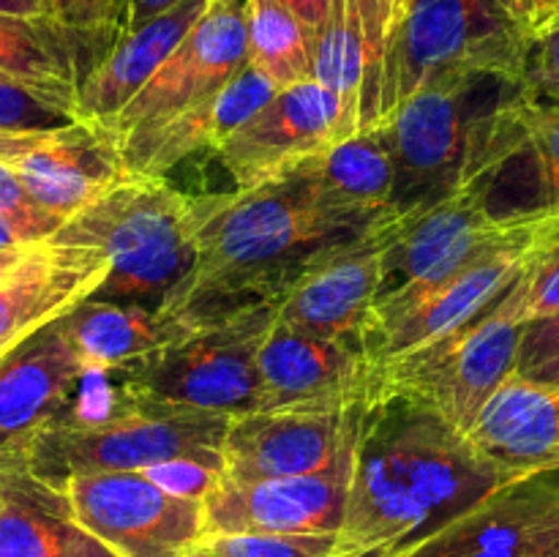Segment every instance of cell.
Listing matches in <instances>:
<instances>
[{
	"label": "cell",
	"instance_id": "bcb514c9",
	"mask_svg": "<svg viewBox=\"0 0 559 557\" xmlns=\"http://www.w3.org/2000/svg\"><path fill=\"white\" fill-rule=\"evenodd\" d=\"M559 16V0H533V27H530V36H533L538 27H544L546 22L557 20Z\"/></svg>",
	"mask_w": 559,
	"mask_h": 557
},
{
	"label": "cell",
	"instance_id": "816d5d0a",
	"mask_svg": "<svg viewBox=\"0 0 559 557\" xmlns=\"http://www.w3.org/2000/svg\"><path fill=\"white\" fill-rule=\"evenodd\" d=\"M544 557H559V555H544Z\"/></svg>",
	"mask_w": 559,
	"mask_h": 557
},
{
	"label": "cell",
	"instance_id": "b9f144b4",
	"mask_svg": "<svg viewBox=\"0 0 559 557\" xmlns=\"http://www.w3.org/2000/svg\"><path fill=\"white\" fill-rule=\"evenodd\" d=\"M180 0H129V16H126V31H136L145 22L156 20L164 11L175 9Z\"/></svg>",
	"mask_w": 559,
	"mask_h": 557
},
{
	"label": "cell",
	"instance_id": "484cf974",
	"mask_svg": "<svg viewBox=\"0 0 559 557\" xmlns=\"http://www.w3.org/2000/svg\"><path fill=\"white\" fill-rule=\"evenodd\" d=\"M109 265L87 249L41 244L31 260L0 284V342H22L38 328L91 298Z\"/></svg>",
	"mask_w": 559,
	"mask_h": 557
},
{
	"label": "cell",
	"instance_id": "9a60e30c",
	"mask_svg": "<svg viewBox=\"0 0 559 557\" xmlns=\"http://www.w3.org/2000/svg\"><path fill=\"white\" fill-rule=\"evenodd\" d=\"M347 137L353 134L336 96L311 80L273 93L271 102L243 120L213 153L238 189H251L278 180Z\"/></svg>",
	"mask_w": 559,
	"mask_h": 557
},
{
	"label": "cell",
	"instance_id": "52a82bcc",
	"mask_svg": "<svg viewBox=\"0 0 559 557\" xmlns=\"http://www.w3.org/2000/svg\"><path fill=\"white\" fill-rule=\"evenodd\" d=\"M530 31L500 0H407L385 42L380 120L415 93L459 76L522 85Z\"/></svg>",
	"mask_w": 559,
	"mask_h": 557
},
{
	"label": "cell",
	"instance_id": "3957f363",
	"mask_svg": "<svg viewBox=\"0 0 559 557\" xmlns=\"http://www.w3.org/2000/svg\"><path fill=\"white\" fill-rule=\"evenodd\" d=\"M49 244L87 249L107 262V278L91 298L158 309L197 262L191 194L167 178L131 173L71 216Z\"/></svg>",
	"mask_w": 559,
	"mask_h": 557
},
{
	"label": "cell",
	"instance_id": "ee69618b",
	"mask_svg": "<svg viewBox=\"0 0 559 557\" xmlns=\"http://www.w3.org/2000/svg\"><path fill=\"white\" fill-rule=\"evenodd\" d=\"M38 246H41V244H38ZM38 246H16V249L0 251V284L9 282V278L14 276V273L20 271V268L25 265L27 260H31L33 251H36Z\"/></svg>",
	"mask_w": 559,
	"mask_h": 557
},
{
	"label": "cell",
	"instance_id": "d4e9b609",
	"mask_svg": "<svg viewBox=\"0 0 559 557\" xmlns=\"http://www.w3.org/2000/svg\"><path fill=\"white\" fill-rule=\"evenodd\" d=\"M469 440L513 475L559 470V386L513 375L489 399Z\"/></svg>",
	"mask_w": 559,
	"mask_h": 557
},
{
	"label": "cell",
	"instance_id": "8d00e7d4",
	"mask_svg": "<svg viewBox=\"0 0 559 557\" xmlns=\"http://www.w3.org/2000/svg\"><path fill=\"white\" fill-rule=\"evenodd\" d=\"M522 91L535 102L559 104V16L530 36Z\"/></svg>",
	"mask_w": 559,
	"mask_h": 557
},
{
	"label": "cell",
	"instance_id": "2e32d148",
	"mask_svg": "<svg viewBox=\"0 0 559 557\" xmlns=\"http://www.w3.org/2000/svg\"><path fill=\"white\" fill-rule=\"evenodd\" d=\"M355 446L320 473L293 478L233 481L227 475L202 497L205 535L338 533L353 481Z\"/></svg>",
	"mask_w": 559,
	"mask_h": 557
},
{
	"label": "cell",
	"instance_id": "5bb4252c",
	"mask_svg": "<svg viewBox=\"0 0 559 557\" xmlns=\"http://www.w3.org/2000/svg\"><path fill=\"white\" fill-rule=\"evenodd\" d=\"M0 162L44 211L63 224L131 175L118 140L85 120L0 131Z\"/></svg>",
	"mask_w": 559,
	"mask_h": 557
},
{
	"label": "cell",
	"instance_id": "d6986e66",
	"mask_svg": "<svg viewBox=\"0 0 559 557\" xmlns=\"http://www.w3.org/2000/svg\"><path fill=\"white\" fill-rule=\"evenodd\" d=\"M366 399L338 413H257L229 420L222 457L233 481L320 473L358 442Z\"/></svg>",
	"mask_w": 559,
	"mask_h": 557
},
{
	"label": "cell",
	"instance_id": "e0dca14e",
	"mask_svg": "<svg viewBox=\"0 0 559 557\" xmlns=\"http://www.w3.org/2000/svg\"><path fill=\"white\" fill-rule=\"evenodd\" d=\"M559 555V470L519 475L399 557Z\"/></svg>",
	"mask_w": 559,
	"mask_h": 557
},
{
	"label": "cell",
	"instance_id": "4316f807",
	"mask_svg": "<svg viewBox=\"0 0 559 557\" xmlns=\"http://www.w3.org/2000/svg\"><path fill=\"white\" fill-rule=\"evenodd\" d=\"M60 325L85 364L87 375L123 371L134 360L175 344L191 331L189 322L151 306L96 298H85L66 311Z\"/></svg>",
	"mask_w": 559,
	"mask_h": 557
},
{
	"label": "cell",
	"instance_id": "f6af8a7d",
	"mask_svg": "<svg viewBox=\"0 0 559 557\" xmlns=\"http://www.w3.org/2000/svg\"><path fill=\"white\" fill-rule=\"evenodd\" d=\"M0 14L47 16V0H0Z\"/></svg>",
	"mask_w": 559,
	"mask_h": 557
},
{
	"label": "cell",
	"instance_id": "7a4b0ae2",
	"mask_svg": "<svg viewBox=\"0 0 559 557\" xmlns=\"http://www.w3.org/2000/svg\"><path fill=\"white\" fill-rule=\"evenodd\" d=\"M197 262L158 311L189 325L278 300L311 254L360 233L314 205L289 175L191 197Z\"/></svg>",
	"mask_w": 559,
	"mask_h": 557
},
{
	"label": "cell",
	"instance_id": "f1b7e54d",
	"mask_svg": "<svg viewBox=\"0 0 559 557\" xmlns=\"http://www.w3.org/2000/svg\"><path fill=\"white\" fill-rule=\"evenodd\" d=\"M246 49L276 91L314 80L317 31L278 0H246Z\"/></svg>",
	"mask_w": 559,
	"mask_h": 557
},
{
	"label": "cell",
	"instance_id": "60d3db41",
	"mask_svg": "<svg viewBox=\"0 0 559 557\" xmlns=\"http://www.w3.org/2000/svg\"><path fill=\"white\" fill-rule=\"evenodd\" d=\"M516 375L527 377L533 382H544V386H559V342L549 349L546 355H540L538 360H533L530 366L519 369Z\"/></svg>",
	"mask_w": 559,
	"mask_h": 557
},
{
	"label": "cell",
	"instance_id": "ab89813d",
	"mask_svg": "<svg viewBox=\"0 0 559 557\" xmlns=\"http://www.w3.org/2000/svg\"><path fill=\"white\" fill-rule=\"evenodd\" d=\"M559 342V311L551 317H544V320H535L524 328L522 339V353H519V369L530 366L533 360H538L540 355L549 353L551 347Z\"/></svg>",
	"mask_w": 559,
	"mask_h": 557
},
{
	"label": "cell",
	"instance_id": "9c48e42d",
	"mask_svg": "<svg viewBox=\"0 0 559 557\" xmlns=\"http://www.w3.org/2000/svg\"><path fill=\"white\" fill-rule=\"evenodd\" d=\"M555 244H559V222L489 251L435 287L409 295H380L360 328V349L374 366L478 320L519 282L535 257Z\"/></svg>",
	"mask_w": 559,
	"mask_h": 557
},
{
	"label": "cell",
	"instance_id": "f546056e",
	"mask_svg": "<svg viewBox=\"0 0 559 557\" xmlns=\"http://www.w3.org/2000/svg\"><path fill=\"white\" fill-rule=\"evenodd\" d=\"M314 82L336 96L349 134H358L364 123L366 52L353 0H333L325 25L317 31Z\"/></svg>",
	"mask_w": 559,
	"mask_h": 557
},
{
	"label": "cell",
	"instance_id": "30bf717a",
	"mask_svg": "<svg viewBox=\"0 0 559 557\" xmlns=\"http://www.w3.org/2000/svg\"><path fill=\"white\" fill-rule=\"evenodd\" d=\"M495 175H486L431 205L404 211V227L388 260L382 295H409L435 287L489 251L559 222V213L495 211Z\"/></svg>",
	"mask_w": 559,
	"mask_h": 557
},
{
	"label": "cell",
	"instance_id": "ba28073f",
	"mask_svg": "<svg viewBox=\"0 0 559 557\" xmlns=\"http://www.w3.org/2000/svg\"><path fill=\"white\" fill-rule=\"evenodd\" d=\"M278 300L243 306L191 325L175 344L123 369V391L153 402L238 415L260 407V349L276 322Z\"/></svg>",
	"mask_w": 559,
	"mask_h": 557
},
{
	"label": "cell",
	"instance_id": "7dc6e473",
	"mask_svg": "<svg viewBox=\"0 0 559 557\" xmlns=\"http://www.w3.org/2000/svg\"><path fill=\"white\" fill-rule=\"evenodd\" d=\"M508 9V14L516 16L524 27H533V0H500Z\"/></svg>",
	"mask_w": 559,
	"mask_h": 557
},
{
	"label": "cell",
	"instance_id": "f907efd6",
	"mask_svg": "<svg viewBox=\"0 0 559 557\" xmlns=\"http://www.w3.org/2000/svg\"><path fill=\"white\" fill-rule=\"evenodd\" d=\"M22 342H25V339H22ZM22 342H0V360H3L5 355H9L11 349H14L16 344H22Z\"/></svg>",
	"mask_w": 559,
	"mask_h": 557
},
{
	"label": "cell",
	"instance_id": "d590c367",
	"mask_svg": "<svg viewBox=\"0 0 559 557\" xmlns=\"http://www.w3.org/2000/svg\"><path fill=\"white\" fill-rule=\"evenodd\" d=\"M47 16L80 38H118L126 31L129 0H47Z\"/></svg>",
	"mask_w": 559,
	"mask_h": 557
},
{
	"label": "cell",
	"instance_id": "7bdbcfd3",
	"mask_svg": "<svg viewBox=\"0 0 559 557\" xmlns=\"http://www.w3.org/2000/svg\"><path fill=\"white\" fill-rule=\"evenodd\" d=\"M278 3H284L287 9H293L295 14L306 22V25H311L314 31H320V27L325 25L328 14H331L333 0H278Z\"/></svg>",
	"mask_w": 559,
	"mask_h": 557
},
{
	"label": "cell",
	"instance_id": "44dd1931",
	"mask_svg": "<svg viewBox=\"0 0 559 557\" xmlns=\"http://www.w3.org/2000/svg\"><path fill=\"white\" fill-rule=\"evenodd\" d=\"M211 0H180L136 31H123L82 76L76 120L107 131L202 20Z\"/></svg>",
	"mask_w": 559,
	"mask_h": 557
},
{
	"label": "cell",
	"instance_id": "4fadbf2b",
	"mask_svg": "<svg viewBox=\"0 0 559 557\" xmlns=\"http://www.w3.org/2000/svg\"><path fill=\"white\" fill-rule=\"evenodd\" d=\"M246 63V0H211L202 20L115 118L107 134L120 145L158 129L186 109L218 96Z\"/></svg>",
	"mask_w": 559,
	"mask_h": 557
},
{
	"label": "cell",
	"instance_id": "74e56055",
	"mask_svg": "<svg viewBox=\"0 0 559 557\" xmlns=\"http://www.w3.org/2000/svg\"><path fill=\"white\" fill-rule=\"evenodd\" d=\"M530 322L544 320L559 311V244L549 246L530 265Z\"/></svg>",
	"mask_w": 559,
	"mask_h": 557
},
{
	"label": "cell",
	"instance_id": "1f68e13d",
	"mask_svg": "<svg viewBox=\"0 0 559 557\" xmlns=\"http://www.w3.org/2000/svg\"><path fill=\"white\" fill-rule=\"evenodd\" d=\"M338 533H233L200 541L218 557H331Z\"/></svg>",
	"mask_w": 559,
	"mask_h": 557
},
{
	"label": "cell",
	"instance_id": "836d02e7",
	"mask_svg": "<svg viewBox=\"0 0 559 557\" xmlns=\"http://www.w3.org/2000/svg\"><path fill=\"white\" fill-rule=\"evenodd\" d=\"M0 222L9 224L16 233V238L25 240V244H47L63 222L52 213L44 211L31 194H27L25 186L20 183L14 173L0 162Z\"/></svg>",
	"mask_w": 559,
	"mask_h": 557
},
{
	"label": "cell",
	"instance_id": "8992f818",
	"mask_svg": "<svg viewBox=\"0 0 559 557\" xmlns=\"http://www.w3.org/2000/svg\"><path fill=\"white\" fill-rule=\"evenodd\" d=\"M527 295L530 268L478 320L371 366L366 399H407L469 437L489 399L516 375Z\"/></svg>",
	"mask_w": 559,
	"mask_h": 557
},
{
	"label": "cell",
	"instance_id": "8fae6325",
	"mask_svg": "<svg viewBox=\"0 0 559 557\" xmlns=\"http://www.w3.org/2000/svg\"><path fill=\"white\" fill-rule=\"evenodd\" d=\"M404 227L391 211L304 262L278 298L276 320L311 336L358 342L366 315L388 282V260Z\"/></svg>",
	"mask_w": 559,
	"mask_h": 557
},
{
	"label": "cell",
	"instance_id": "ffe728a7",
	"mask_svg": "<svg viewBox=\"0 0 559 557\" xmlns=\"http://www.w3.org/2000/svg\"><path fill=\"white\" fill-rule=\"evenodd\" d=\"M85 377L60 317L16 344L0 360V459L20 457L52 426Z\"/></svg>",
	"mask_w": 559,
	"mask_h": 557
},
{
	"label": "cell",
	"instance_id": "277c9868",
	"mask_svg": "<svg viewBox=\"0 0 559 557\" xmlns=\"http://www.w3.org/2000/svg\"><path fill=\"white\" fill-rule=\"evenodd\" d=\"M519 87L500 76H459L415 93L382 120L396 167V211L426 208L502 173L500 112Z\"/></svg>",
	"mask_w": 559,
	"mask_h": 557
},
{
	"label": "cell",
	"instance_id": "cb8c5ba5",
	"mask_svg": "<svg viewBox=\"0 0 559 557\" xmlns=\"http://www.w3.org/2000/svg\"><path fill=\"white\" fill-rule=\"evenodd\" d=\"M273 93H276V85L254 66L246 63L218 96L186 109L178 118L167 120L147 134L120 142L126 167L136 175L167 178L169 169L194 153L205 147L216 151L243 120H249L262 104L271 102Z\"/></svg>",
	"mask_w": 559,
	"mask_h": 557
},
{
	"label": "cell",
	"instance_id": "f35d334b",
	"mask_svg": "<svg viewBox=\"0 0 559 557\" xmlns=\"http://www.w3.org/2000/svg\"><path fill=\"white\" fill-rule=\"evenodd\" d=\"M145 475L156 481L158 486H164L167 491L202 500L224 473L222 470L205 467V464H197V462H167V464H156V467L145 470Z\"/></svg>",
	"mask_w": 559,
	"mask_h": 557
},
{
	"label": "cell",
	"instance_id": "7c38bea8",
	"mask_svg": "<svg viewBox=\"0 0 559 557\" xmlns=\"http://www.w3.org/2000/svg\"><path fill=\"white\" fill-rule=\"evenodd\" d=\"M63 489L76 519L120 557H180L205 538L202 500L145 473L71 475Z\"/></svg>",
	"mask_w": 559,
	"mask_h": 557
},
{
	"label": "cell",
	"instance_id": "83f0119b",
	"mask_svg": "<svg viewBox=\"0 0 559 557\" xmlns=\"http://www.w3.org/2000/svg\"><path fill=\"white\" fill-rule=\"evenodd\" d=\"M82 42L49 16L0 14V74L36 87L76 120Z\"/></svg>",
	"mask_w": 559,
	"mask_h": 557
},
{
	"label": "cell",
	"instance_id": "5b68a950",
	"mask_svg": "<svg viewBox=\"0 0 559 557\" xmlns=\"http://www.w3.org/2000/svg\"><path fill=\"white\" fill-rule=\"evenodd\" d=\"M229 420V415L153 402L120 388L107 413L85 418L63 413L16 459L55 486L71 475L145 473L167 462H197L224 473Z\"/></svg>",
	"mask_w": 559,
	"mask_h": 557
},
{
	"label": "cell",
	"instance_id": "4dcf8cb0",
	"mask_svg": "<svg viewBox=\"0 0 559 557\" xmlns=\"http://www.w3.org/2000/svg\"><path fill=\"white\" fill-rule=\"evenodd\" d=\"M511 123L513 158H527L533 167L530 211L559 213V104L535 102L519 87L511 102Z\"/></svg>",
	"mask_w": 559,
	"mask_h": 557
},
{
	"label": "cell",
	"instance_id": "603a6c76",
	"mask_svg": "<svg viewBox=\"0 0 559 557\" xmlns=\"http://www.w3.org/2000/svg\"><path fill=\"white\" fill-rule=\"evenodd\" d=\"M287 175L314 205L358 229L396 211V167L380 126L336 142Z\"/></svg>",
	"mask_w": 559,
	"mask_h": 557
},
{
	"label": "cell",
	"instance_id": "c3c4849f",
	"mask_svg": "<svg viewBox=\"0 0 559 557\" xmlns=\"http://www.w3.org/2000/svg\"><path fill=\"white\" fill-rule=\"evenodd\" d=\"M16 246H33V244H25V240H20V238H16L14 229L9 227V224L0 222V251L16 249Z\"/></svg>",
	"mask_w": 559,
	"mask_h": 557
},
{
	"label": "cell",
	"instance_id": "6da1fadb",
	"mask_svg": "<svg viewBox=\"0 0 559 557\" xmlns=\"http://www.w3.org/2000/svg\"><path fill=\"white\" fill-rule=\"evenodd\" d=\"M519 475L407 399H366L331 557H399Z\"/></svg>",
	"mask_w": 559,
	"mask_h": 557
},
{
	"label": "cell",
	"instance_id": "7402d4cb",
	"mask_svg": "<svg viewBox=\"0 0 559 557\" xmlns=\"http://www.w3.org/2000/svg\"><path fill=\"white\" fill-rule=\"evenodd\" d=\"M0 557H120L76 519L63 486L0 459Z\"/></svg>",
	"mask_w": 559,
	"mask_h": 557
},
{
	"label": "cell",
	"instance_id": "681fc988",
	"mask_svg": "<svg viewBox=\"0 0 559 557\" xmlns=\"http://www.w3.org/2000/svg\"><path fill=\"white\" fill-rule=\"evenodd\" d=\"M180 557H218V555H213L211 549H205V546H202V544H197L194 549H189V552H186V555H180Z\"/></svg>",
	"mask_w": 559,
	"mask_h": 557
},
{
	"label": "cell",
	"instance_id": "ac0fdd59",
	"mask_svg": "<svg viewBox=\"0 0 559 557\" xmlns=\"http://www.w3.org/2000/svg\"><path fill=\"white\" fill-rule=\"evenodd\" d=\"M265 413H338L369 391L371 364L360 344L311 336L273 322L257 360Z\"/></svg>",
	"mask_w": 559,
	"mask_h": 557
},
{
	"label": "cell",
	"instance_id": "d6a6232c",
	"mask_svg": "<svg viewBox=\"0 0 559 557\" xmlns=\"http://www.w3.org/2000/svg\"><path fill=\"white\" fill-rule=\"evenodd\" d=\"M358 9L360 31H364L366 52V91H364V123L360 131L374 129L380 120V85H382V58L385 42L393 22L402 14L407 0H353Z\"/></svg>",
	"mask_w": 559,
	"mask_h": 557
},
{
	"label": "cell",
	"instance_id": "e575fe53",
	"mask_svg": "<svg viewBox=\"0 0 559 557\" xmlns=\"http://www.w3.org/2000/svg\"><path fill=\"white\" fill-rule=\"evenodd\" d=\"M69 120L74 118L55 102H49L36 87L0 74V131L49 129V126H63Z\"/></svg>",
	"mask_w": 559,
	"mask_h": 557
}]
</instances>
